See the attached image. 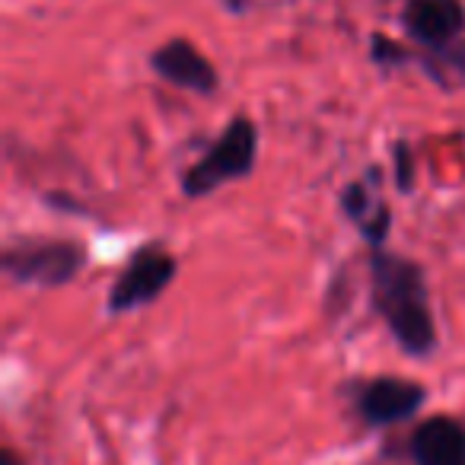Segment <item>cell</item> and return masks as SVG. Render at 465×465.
<instances>
[{
	"instance_id": "obj_7",
	"label": "cell",
	"mask_w": 465,
	"mask_h": 465,
	"mask_svg": "<svg viewBox=\"0 0 465 465\" xmlns=\"http://www.w3.org/2000/svg\"><path fill=\"white\" fill-rule=\"evenodd\" d=\"M150 67L160 74L166 84L179 86V90L198 93V96H211L220 86L217 67L207 61V54H201L194 48V42L188 39H169L166 45H160L150 54Z\"/></svg>"
},
{
	"instance_id": "obj_5",
	"label": "cell",
	"mask_w": 465,
	"mask_h": 465,
	"mask_svg": "<svg viewBox=\"0 0 465 465\" xmlns=\"http://www.w3.org/2000/svg\"><path fill=\"white\" fill-rule=\"evenodd\" d=\"M179 274V262L160 242H147L128 259L124 272L118 274V281L112 284L109 300H105V310L109 312H134L150 306L153 300L163 297L169 284Z\"/></svg>"
},
{
	"instance_id": "obj_10",
	"label": "cell",
	"mask_w": 465,
	"mask_h": 465,
	"mask_svg": "<svg viewBox=\"0 0 465 465\" xmlns=\"http://www.w3.org/2000/svg\"><path fill=\"white\" fill-rule=\"evenodd\" d=\"M0 465H23V459L16 456V450H10L7 446V450L0 452Z\"/></svg>"
},
{
	"instance_id": "obj_11",
	"label": "cell",
	"mask_w": 465,
	"mask_h": 465,
	"mask_svg": "<svg viewBox=\"0 0 465 465\" xmlns=\"http://www.w3.org/2000/svg\"><path fill=\"white\" fill-rule=\"evenodd\" d=\"M226 7H232V10H242V7H246V0H226Z\"/></svg>"
},
{
	"instance_id": "obj_4",
	"label": "cell",
	"mask_w": 465,
	"mask_h": 465,
	"mask_svg": "<svg viewBox=\"0 0 465 465\" xmlns=\"http://www.w3.org/2000/svg\"><path fill=\"white\" fill-rule=\"evenodd\" d=\"M401 26L424 52L443 58L452 71H465V7L462 0H405Z\"/></svg>"
},
{
	"instance_id": "obj_1",
	"label": "cell",
	"mask_w": 465,
	"mask_h": 465,
	"mask_svg": "<svg viewBox=\"0 0 465 465\" xmlns=\"http://www.w3.org/2000/svg\"><path fill=\"white\" fill-rule=\"evenodd\" d=\"M370 300L408 357H430L437 351L430 287H427V274L418 262L373 246L370 252Z\"/></svg>"
},
{
	"instance_id": "obj_9",
	"label": "cell",
	"mask_w": 465,
	"mask_h": 465,
	"mask_svg": "<svg viewBox=\"0 0 465 465\" xmlns=\"http://www.w3.org/2000/svg\"><path fill=\"white\" fill-rule=\"evenodd\" d=\"M341 207H344V213L357 223V230H361L373 246H382V242H386L389 207H386V201L373 192V188L363 185V182H351L341 194Z\"/></svg>"
},
{
	"instance_id": "obj_6",
	"label": "cell",
	"mask_w": 465,
	"mask_h": 465,
	"mask_svg": "<svg viewBox=\"0 0 465 465\" xmlns=\"http://www.w3.org/2000/svg\"><path fill=\"white\" fill-rule=\"evenodd\" d=\"M357 414L370 427H389L408 420L424 408L427 389L408 376H376L357 386Z\"/></svg>"
},
{
	"instance_id": "obj_2",
	"label": "cell",
	"mask_w": 465,
	"mask_h": 465,
	"mask_svg": "<svg viewBox=\"0 0 465 465\" xmlns=\"http://www.w3.org/2000/svg\"><path fill=\"white\" fill-rule=\"evenodd\" d=\"M255 156H259V128L252 124V118L236 115L220 131L217 141L201 153V160L182 173V194L185 198H207L226 182L246 179L255 169Z\"/></svg>"
},
{
	"instance_id": "obj_8",
	"label": "cell",
	"mask_w": 465,
	"mask_h": 465,
	"mask_svg": "<svg viewBox=\"0 0 465 465\" xmlns=\"http://www.w3.org/2000/svg\"><path fill=\"white\" fill-rule=\"evenodd\" d=\"M414 465H465V424L452 414L420 420L408 440Z\"/></svg>"
},
{
	"instance_id": "obj_3",
	"label": "cell",
	"mask_w": 465,
	"mask_h": 465,
	"mask_svg": "<svg viewBox=\"0 0 465 465\" xmlns=\"http://www.w3.org/2000/svg\"><path fill=\"white\" fill-rule=\"evenodd\" d=\"M0 265L14 284L54 291L71 284L86 268V246H80L77 240H58V236H20L7 242Z\"/></svg>"
}]
</instances>
